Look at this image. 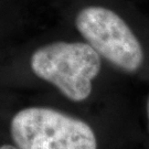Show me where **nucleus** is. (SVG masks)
Listing matches in <instances>:
<instances>
[{
    "label": "nucleus",
    "mask_w": 149,
    "mask_h": 149,
    "mask_svg": "<svg viewBox=\"0 0 149 149\" xmlns=\"http://www.w3.org/2000/svg\"><path fill=\"white\" fill-rule=\"evenodd\" d=\"M32 72L72 102H83L100 74L101 56L83 42H53L39 48L30 60Z\"/></svg>",
    "instance_id": "obj_1"
},
{
    "label": "nucleus",
    "mask_w": 149,
    "mask_h": 149,
    "mask_svg": "<svg viewBox=\"0 0 149 149\" xmlns=\"http://www.w3.org/2000/svg\"><path fill=\"white\" fill-rule=\"evenodd\" d=\"M10 134L18 149H97L87 123L49 107L19 111L11 119Z\"/></svg>",
    "instance_id": "obj_2"
},
{
    "label": "nucleus",
    "mask_w": 149,
    "mask_h": 149,
    "mask_svg": "<svg viewBox=\"0 0 149 149\" xmlns=\"http://www.w3.org/2000/svg\"><path fill=\"white\" fill-rule=\"evenodd\" d=\"M75 26L86 43L117 69L135 73L141 68V44L116 12L98 6L86 7L77 13Z\"/></svg>",
    "instance_id": "obj_3"
},
{
    "label": "nucleus",
    "mask_w": 149,
    "mask_h": 149,
    "mask_svg": "<svg viewBox=\"0 0 149 149\" xmlns=\"http://www.w3.org/2000/svg\"><path fill=\"white\" fill-rule=\"evenodd\" d=\"M0 149H18V148H17L16 146H13V145L6 144V145H1V146H0Z\"/></svg>",
    "instance_id": "obj_4"
},
{
    "label": "nucleus",
    "mask_w": 149,
    "mask_h": 149,
    "mask_svg": "<svg viewBox=\"0 0 149 149\" xmlns=\"http://www.w3.org/2000/svg\"><path fill=\"white\" fill-rule=\"evenodd\" d=\"M147 117H148V126H149V96H148V101H147Z\"/></svg>",
    "instance_id": "obj_5"
}]
</instances>
